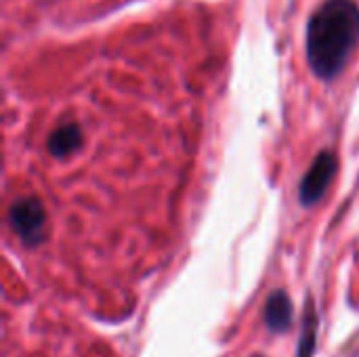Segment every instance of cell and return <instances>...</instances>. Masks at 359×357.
Listing matches in <instances>:
<instances>
[{
    "mask_svg": "<svg viewBox=\"0 0 359 357\" xmlns=\"http://www.w3.org/2000/svg\"><path fill=\"white\" fill-rule=\"evenodd\" d=\"M257 357H261V356H257Z\"/></svg>",
    "mask_w": 359,
    "mask_h": 357,
    "instance_id": "cell-7",
    "label": "cell"
},
{
    "mask_svg": "<svg viewBox=\"0 0 359 357\" xmlns=\"http://www.w3.org/2000/svg\"><path fill=\"white\" fill-rule=\"evenodd\" d=\"M294 318V307L292 301L288 297L286 290H276L267 303H265V311H263V320L267 324V328L271 332H284L290 328Z\"/></svg>",
    "mask_w": 359,
    "mask_h": 357,
    "instance_id": "cell-4",
    "label": "cell"
},
{
    "mask_svg": "<svg viewBox=\"0 0 359 357\" xmlns=\"http://www.w3.org/2000/svg\"><path fill=\"white\" fill-rule=\"evenodd\" d=\"M8 225L25 246H38L46 238V210L38 198H21L8 208Z\"/></svg>",
    "mask_w": 359,
    "mask_h": 357,
    "instance_id": "cell-2",
    "label": "cell"
},
{
    "mask_svg": "<svg viewBox=\"0 0 359 357\" xmlns=\"http://www.w3.org/2000/svg\"><path fill=\"white\" fill-rule=\"evenodd\" d=\"M334 175H337V158H334V154L332 151H320L316 156V160L311 162V166L307 168V173H305V177H303V181L299 185L301 204L303 206L318 204L326 196Z\"/></svg>",
    "mask_w": 359,
    "mask_h": 357,
    "instance_id": "cell-3",
    "label": "cell"
},
{
    "mask_svg": "<svg viewBox=\"0 0 359 357\" xmlns=\"http://www.w3.org/2000/svg\"><path fill=\"white\" fill-rule=\"evenodd\" d=\"M84 143V137H82V130L78 124L74 122H67V124H61L57 126L48 139H46V151L53 156V158H65L74 151H78Z\"/></svg>",
    "mask_w": 359,
    "mask_h": 357,
    "instance_id": "cell-5",
    "label": "cell"
},
{
    "mask_svg": "<svg viewBox=\"0 0 359 357\" xmlns=\"http://www.w3.org/2000/svg\"><path fill=\"white\" fill-rule=\"evenodd\" d=\"M316 337H318V311L313 305V299H307L305 305V316H303V332L299 341V351L297 357H311L316 349Z\"/></svg>",
    "mask_w": 359,
    "mask_h": 357,
    "instance_id": "cell-6",
    "label": "cell"
},
{
    "mask_svg": "<svg viewBox=\"0 0 359 357\" xmlns=\"http://www.w3.org/2000/svg\"><path fill=\"white\" fill-rule=\"evenodd\" d=\"M359 44V4L355 0H324L307 21L305 55L320 80H334Z\"/></svg>",
    "mask_w": 359,
    "mask_h": 357,
    "instance_id": "cell-1",
    "label": "cell"
}]
</instances>
